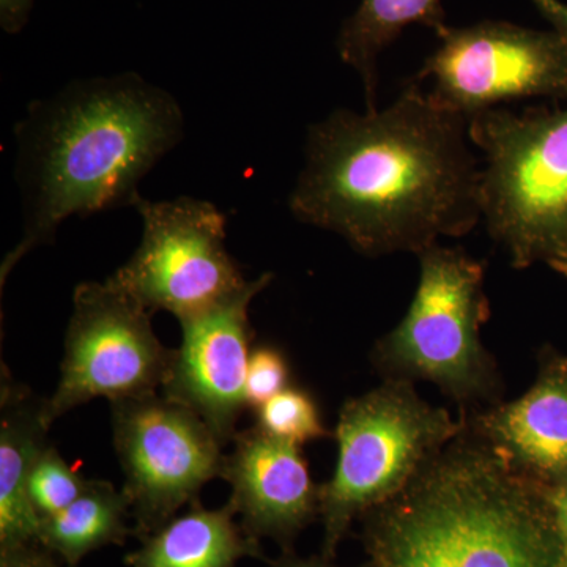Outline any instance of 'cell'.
Returning <instances> with one entry per match:
<instances>
[{
	"label": "cell",
	"mask_w": 567,
	"mask_h": 567,
	"mask_svg": "<svg viewBox=\"0 0 567 567\" xmlns=\"http://www.w3.org/2000/svg\"><path fill=\"white\" fill-rule=\"evenodd\" d=\"M464 425L421 399L409 380L388 379L349 399L336 425L334 473L320 486L328 554L358 514L401 494Z\"/></svg>",
	"instance_id": "8992f818"
},
{
	"label": "cell",
	"mask_w": 567,
	"mask_h": 567,
	"mask_svg": "<svg viewBox=\"0 0 567 567\" xmlns=\"http://www.w3.org/2000/svg\"><path fill=\"white\" fill-rule=\"evenodd\" d=\"M375 567H558L547 487L468 424L393 499L375 507Z\"/></svg>",
	"instance_id": "3957f363"
},
{
	"label": "cell",
	"mask_w": 567,
	"mask_h": 567,
	"mask_svg": "<svg viewBox=\"0 0 567 567\" xmlns=\"http://www.w3.org/2000/svg\"><path fill=\"white\" fill-rule=\"evenodd\" d=\"M134 208L142 218L141 245L110 278L152 315L186 319L248 284L226 248V215L212 203L140 197Z\"/></svg>",
	"instance_id": "ba28073f"
},
{
	"label": "cell",
	"mask_w": 567,
	"mask_h": 567,
	"mask_svg": "<svg viewBox=\"0 0 567 567\" xmlns=\"http://www.w3.org/2000/svg\"><path fill=\"white\" fill-rule=\"evenodd\" d=\"M271 281L274 275L264 274L210 308L178 320L182 344L174 349L163 394L203 417L224 446L233 442L246 409L252 352L249 306Z\"/></svg>",
	"instance_id": "8fae6325"
},
{
	"label": "cell",
	"mask_w": 567,
	"mask_h": 567,
	"mask_svg": "<svg viewBox=\"0 0 567 567\" xmlns=\"http://www.w3.org/2000/svg\"><path fill=\"white\" fill-rule=\"evenodd\" d=\"M128 498L107 481L91 480L84 494L69 507L43 518L40 544L63 565L78 566L93 550L123 544L132 529Z\"/></svg>",
	"instance_id": "e0dca14e"
},
{
	"label": "cell",
	"mask_w": 567,
	"mask_h": 567,
	"mask_svg": "<svg viewBox=\"0 0 567 567\" xmlns=\"http://www.w3.org/2000/svg\"><path fill=\"white\" fill-rule=\"evenodd\" d=\"M548 22H551L555 31L567 35V3L559 0H533Z\"/></svg>",
	"instance_id": "603a6c76"
},
{
	"label": "cell",
	"mask_w": 567,
	"mask_h": 567,
	"mask_svg": "<svg viewBox=\"0 0 567 567\" xmlns=\"http://www.w3.org/2000/svg\"><path fill=\"white\" fill-rule=\"evenodd\" d=\"M275 567H333L324 565L322 561H303V559L281 558Z\"/></svg>",
	"instance_id": "cb8c5ba5"
},
{
	"label": "cell",
	"mask_w": 567,
	"mask_h": 567,
	"mask_svg": "<svg viewBox=\"0 0 567 567\" xmlns=\"http://www.w3.org/2000/svg\"><path fill=\"white\" fill-rule=\"evenodd\" d=\"M440 47L417 71L446 110L470 118L477 112L525 99L566 100L567 35L486 21L446 28Z\"/></svg>",
	"instance_id": "30bf717a"
},
{
	"label": "cell",
	"mask_w": 567,
	"mask_h": 567,
	"mask_svg": "<svg viewBox=\"0 0 567 567\" xmlns=\"http://www.w3.org/2000/svg\"><path fill=\"white\" fill-rule=\"evenodd\" d=\"M234 507L205 509L199 502L174 517L126 555L128 567H237L244 558H262L259 540L235 522Z\"/></svg>",
	"instance_id": "9a60e30c"
},
{
	"label": "cell",
	"mask_w": 567,
	"mask_h": 567,
	"mask_svg": "<svg viewBox=\"0 0 567 567\" xmlns=\"http://www.w3.org/2000/svg\"><path fill=\"white\" fill-rule=\"evenodd\" d=\"M91 480H85L59 453L48 445L41 451L29 480V498L41 520L54 516L76 502Z\"/></svg>",
	"instance_id": "d6986e66"
},
{
	"label": "cell",
	"mask_w": 567,
	"mask_h": 567,
	"mask_svg": "<svg viewBox=\"0 0 567 567\" xmlns=\"http://www.w3.org/2000/svg\"><path fill=\"white\" fill-rule=\"evenodd\" d=\"M484 156L481 210L487 233L518 270L547 265L567 278V104L468 118Z\"/></svg>",
	"instance_id": "277c9868"
},
{
	"label": "cell",
	"mask_w": 567,
	"mask_h": 567,
	"mask_svg": "<svg viewBox=\"0 0 567 567\" xmlns=\"http://www.w3.org/2000/svg\"><path fill=\"white\" fill-rule=\"evenodd\" d=\"M174 350L159 341L152 312L107 278L74 289L61 379L43 402L51 427L70 410L92 399L141 398L163 388Z\"/></svg>",
	"instance_id": "52a82bcc"
},
{
	"label": "cell",
	"mask_w": 567,
	"mask_h": 567,
	"mask_svg": "<svg viewBox=\"0 0 567 567\" xmlns=\"http://www.w3.org/2000/svg\"><path fill=\"white\" fill-rule=\"evenodd\" d=\"M224 458L223 480L233 488L229 505L254 539L287 540L320 509V486L301 446L265 434L257 425L237 432Z\"/></svg>",
	"instance_id": "7c38bea8"
},
{
	"label": "cell",
	"mask_w": 567,
	"mask_h": 567,
	"mask_svg": "<svg viewBox=\"0 0 567 567\" xmlns=\"http://www.w3.org/2000/svg\"><path fill=\"white\" fill-rule=\"evenodd\" d=\"M470 144L468 118L412 80L386 110H338L309 126L290 212L363 256H417L483 219Z\"/></svg>",
	"instance_id": "6da1fadb"
},
{
	"label": "cell",
	"mask_w": 567,
	"mask_h": 567,
	"mask_svg": "<svg viewBox=\"0 0 567 567\" xmlns=\"http://www.w3.org/2000/svg\"><path fill=\"white\" fill-rule=\"evenodd\" d=\"M256 425L281 442L301 446L330 435L315 399L300 388H286L256 410Z\"/></svg>",
	"instance_id": "ac0fdd59"
},
{
	"label": "cell",
	"mask_w": 567,
	"mask_h": 567,
	"mask_svg": "<svg viewBox=\"0 0 567 567\" xmlns=\"http://www.w3.org/2000/svg\"><path fill=\"white\" fill-rule=\"evenodd\" d=\"M417 259L415 297L401 323L375 346L377 369L388 379L434 383L461 405L495 404L502 379L481 341L491 316L483 262L440 245Z\"/></svg>",
	"instance_id": "5b68a950"
},
{
	"label": "cell",
	"mask_w": 567,
	"mask_h": 567,
	"mask_svg": "<svg viewBox=\"0 0 567 567\" xmlns=\"http://www.w3.org/2000/svg\"><path fill=\"white\" fill-rule=\"evenodd\" d=\"M35 567H74V566H69V565L61 566V565H59L58 559H55L54 555L48 554L47 557L41 559L39 565H37Z\"/></svg>",
	"instance_id": "d4e9b609"
},
{
	"label": "cell",
	"mask_w": 567,
	"mask_h": 567,
	"mask_svg": "<svg viewBox=\"0 0 567 567\" xmlns=\"http://www.w3.org/2000/svg\"><path fill=\"white\" fill-rule=\"evenodd\" d=\"M43 402L6 368L0 393V557L40 547L41 518L29 498V480L50 445Z\"/></svg>",
	"instance_id": "5bb4252c"
},
{
	"label": "cell",
	"mask_w": 567,
	"mask_h": 567,
	"mask_svg": "<svg viewBox=\"0 0 567 567\" xmlns=\"http://www.w3.org/2000/svg\"><path fill=\"white\" fill-rule=\"evenodd\" d=\"M410 24L434 29L436 35L445 31L442 0H363L342 25L336 44L342 62L352 66L363 82L365 111L379 110L380 52Z\"/></svg>",
	"instance_id": "2e32d148"
},
{
	"label": "cell",
	"mask_w": 567,
	"mask_h": 567,
	"mask_svg": "<svg viewBox=\"0 0 567 567\" xmlns=\"http://www.w3.org/2000/svg\"><path fill=\"white\" fill-rule=\"evenodd\" d=\"M466 424L517 472L550 488L567 480V358L551 357L527 393Z\"/></svg>",
	"instance_id": "4fadbf2b"
},
{
	"label": "cell",
	"mask_w": 567,
	"mask_h": 567,
	"mask_svg": "<svg viewBox=\"0 0 567 567\" xmlns=\"http://www.w3.org/2000/svg\"><path fill=\"white\" fill-rule=\"evenodd\" d=\"M289 364L279 350L268 346L252 349L246 374V409L256 412L265 402L289 388Z\"/></svg>",
	"instance_id": "ffe728a7"
},
{
	"label": "cell",
	"mask_w": 567,
	"mask_h": 567,
	"mask_svg": "<svg viewBox=\"0 0 567 567\" xmlns=\"http://www.w3.org/2000/svg\"><path fill=\"white\" fill-rule=\"evenodd\" d=\"M558 540V567H567V480L558 486L547 488Z\"/></svg>",
	"instance_id": "44dd1931"
},
{
	"label": "cell",
	"mask_w": 567,
	"mask_h": 567,
	"mask_svg": "<svg viewBox=\"0 0 567 567\" xmlns=\"http://www.w3.org/2000/svg\"><path fill=\"white\" fill-rule=\"evenodd\" d=\"M185 115L169 92L137 73L89 78L31 103L14 126L21 240L0 265V286L70 216L134 207L140 183L183 140Z\"/></svg>",
	"instance_id": "7a4b0ae2"
},
{
	"label": "cell",
	"mask_w": 567,
	"mask_h": 567,
	"mask_svg": "<svg viewBox=\"0 0 567 567\" xmlns=\"http://www.w3.org/2000/svg\"><path fill=\"white\" fill-rule=\"evenodd\" d=\"M33 0H0V25L7 33H20L31 18Z\"/></svg>",
	"instance_id": "7402d4cb"
},
{
	"label": "cell",
	"mask_w": 567,
	"mask_h": 567,
	"mask_svg": "<svg viewBox=\"0 0 567 567\" xmlns=\"http://www.w3.org/2000/svg\"><path fill=\"white\" fill-rule=\"evenodd\" d=\"M123 494L141 537L193 505L205 484L221 477L223 443L203 417L158 393L111 402Z\"/></svg>",
	"instance_id": "9c48e42d"
}]
</instances>
